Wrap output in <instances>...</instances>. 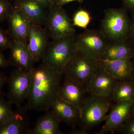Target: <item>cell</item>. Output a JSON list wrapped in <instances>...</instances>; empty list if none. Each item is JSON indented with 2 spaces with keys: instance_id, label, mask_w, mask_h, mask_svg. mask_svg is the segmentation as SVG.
Returning a JSON list of instances; mask_svg holds the SVG:
<instances>
[{
  "instance_id": "obj_1",
  "label": "cell",
  "mask_w": 134,
  "mask_h": 134,
  "mask_svg": "<svg viewBox=\"0 0 134 134\" xmlns=\"http://www.w3.org/2000/svg\"><path fill=\"white\" fill-rule=\"evenodd\" d=\"M31 71V85L26 106L29 110L47 111L58 97L63 75L42 62Z\"/></svg>"
},
{
  "instance_id": "obj_2",
  "label": "cell",
  "mask_w": 134,
  "mask_h": 134,
  "mask_svg": "<svg viewBox=\"0 0 134 134\" xmlns=\"http://www.w3.org/2000/svg\"><path fill=\"white\" fill-rule=\"evenodd\" d=\"M127 12L123 8L105 10L100 30L109 42L129 38L131 20Z\"/></svg>"
},
{
  "instance_id": "obj_3",
  "label": "cell",
  "mask_w": 134,
  "mask_h": 134,
  "mask_svg": "<svg viewBox=\"0 0 134 134\" xmlns=\"http://www.w3.org/2000/svg\"><path fill=\"white\" fill-rule=\"evenodd\" d=\"M76 35L49 42L42 59V63L63 75L66 65L75 52Z\"/></svg>"
},
{
  "instance_id": "obj_4",
  "label": "cell",
  "mask_w": 134,
  "mask_h": 134,
  "mask_svg": "<svg viewBox=\"0 0 134 134\" xmlns=\"http://www.w3.org/2000/svg\"><path fill=\"white\" fill-rule=\"evenodd\" d=\"M111 98L88 95L80 110L79 126L87 134L92 129L104 121L112 105Z\"/></svg>"
},
{
  "instance_id": "obj_5",
  "label": "cell",
  "mask_w": 134,
  "mask_h": 134,
  "mask_svg": "<svg viewBox=\"0 0 134 134\" xmlns=\"http://www.w3.org/2000/svg\"><path fill=\"white\" fill-rule=\"evenodd\" d=\"M100 67L99 61L76 50L66 65L63 74L86 88Z\"/></svg>"
},
{
  "instance_id": "obj_6",
  "label": "cell",
  "mask_w": 134,
  "mask_h": 134,
  "mask_svg": "<svg viewBox=\"0 0 134 134\" xmlns=\"http://www.w3.org/2000/svg\"><path fill=\"white\" fill-rule=\"evenodd\" d=\"M43 26L52 40L76 35L72 20L63 7L53 6L48 9Z\"/></svg>"
},
{
  "instance_id": "obj_7",
  "label": "cell",
  "mask_w": 134,
  "mask_h": 134,
  "mask_svg": "<svg viewBox=\"0 0 134 134\" xmlns=\"http://www.w3.org/2000/svg\"><path fill=\"white\" fill-rule=\"evenodd\" d=\"M31 70H13L8 76L7 100L16 107L22 106L27 97L31 85Z\"/></svg>"
},
{
  "instance_id": "obj_8",
  "label": "cell",
  "mask_w": 134,
  "mask_h": 134,
  "mask_svg": "<svg viewBox=\"0 0 134 134\" xmlns=\"http://www.w3.org/2000/svg\"><path fill=\"white\" fill-rule=\"evenodd\" d=\"M110 42L100 30L85 29L76 35V50L99 61Z\"/></svg>"
},
{
  "instance_id": "obj_9",
  "label": "cell",
  "mask_w": 134,
  "mask_h": 134,
  "mask_svg": "<svg viewBox=\"0 0 134 134\" xmlns=\"http://www.w3.org/2000/svg\"><path fill=\"white\" fill-rule=\"evenodd\" d=\"M134 102H120L113 104L106 117L105 124L97 134H113L117 132L129 119Z\"/></svg>"
},
{
  "instance_id": "obj_10",
  "label": "cell",
  "mask_w": 134,
  "mask_h": 134,
  "mask_svg": "<svg viewBox=\"0 0 134 134\" xmlns=\"http://www.w3.org/2000/svg\"><path fill=\"white\" fill-rule=\"evenodd\" d=\"M118 81L101 66L93 75L86 87L88 95L111 98Z\"/></svg>"
},
{
  "instance_id": "obj_11",
  "label": "cell",
  "mask_w": 134,
  "mask_h": 134,
  "mask_svg": "<svg viewBox=\"0 0 134 134\" xmlns=\"http://www.w3.org/2000/svg\"><path fill=\"white\" fill-rule=\"evenodd\" d=\"M88 95L86 87L66 76L58 93L59 97L80 110Z\"/></svg>"
},
{
  "instance_id": "obj_12",
  "label": "cell",
  "mask_w": 134,
  "mask_h": 134,
  "mask_svg": "<svg viewBox=\"0 0 134 134\" xmlns=\"http://www.w3.org/2000/svg\"><path fill=\"white\" fill-rule=\"evenodd\" d=\"M9 48L10 53L8 60L10 66L28 71L33 68L36 62L28 43L12 40Z\"/></svg>"
},
{
  "instance_id": "obj_13",
  "label": "cell",
  "mask_w": 134,
  "mask_h": 134,
  "mask_svg": "<svg viewBox=\"0 0 134 134\" xmlns=\"http://www.w3.org/2000/svg\"><path fill=\"white\" fill-rule=\"evenodd\" d=\"M7 20L8 26L7 31L11 40L28 43L32 24L28 18L13 6Z\"/></svg>"
},
{
  "instance_id": "obj_14",
  "label": "cell",
  "mask_w": 134,
  "mask_h": 134,
  "mask_svg": "<svg viewBox=\"0 0 134 134\" xmlns=\"http://www.w3.org/2000/svg\"><path fill=\"white\" fill-rule=\"evenodd\" d=\"M48 32L44 27L32 24L29 37L28 45L36 63L42 60L49 43Z\"/></svg>"
},
{
  "instance_id": "obj_15",
  "label": "cell",
  "mask_w": 134,
  "mask_h": 134,
  "mask_svg": "<svg viewBox=\"0 0 134 134\" xmlns=\"http://www.w3.org/2000/svg\"><path fill=\"white\" fill-rule=\"evenodd\" d=\"M29 110L26 105L16 107L12 119L0 127V134H30Z\"/></svg>"
},
{
  "instance_id": "obj_16",
  "label": "cell",
  "mask_w": 134,
  "mask_h": 134,
  "mask_svg": "<svg viewBox=\"0 0 134 134\" xmlns=\"http://www.w3.org/2000/svg\"><path fill=\"white\" fill-rule=\"evenodd\" d=\"M15 8L19 10L32 24L43 26L48 9L34 0H15L13 2Z\"/></svg>"
},
{
  "instance_id": "obj_17",
  "label": "cell",
  "mask_w": 134,
  "mask_h": 134,
  "mask_svg": "<svg viewBox=\"0 0 134 134\" xmlns=\"http://www.w3.org/2000/svg\"><path fill=\"white\" fill-rule=\"evenodd\" d=\"M99 62L100 66L106 70L119 81L132 80L133 70L132 59H101Z\"/></svg>"
},
{
  "instance_id": "obj_18",
  "label": "cell",
  "mask_w": 134,
  "mask_h": 134,
  "mask_svg": "<svg viewBox=\"0 0 134 134\" xmlns=\"http://www.w3.org/2000/svg\"><path fill=\"white\" fill-rule=\"evenodd\" d=\"M50 109L58 115L62 122L72 129L76 128L79 125L81 117L80 110L59 97L54 100Z\"/></svg>"
},
{
  "instance_id": "obj_19",
  "label": "cell",
  "mask_w": 134,
  "mask_h": 134,
  "mask_svg": "<svg viewBox=\"0 0 134 134\" xmlns=\"http://www.w3.org/2000/svg\"><path fill=\"white\" fill-rule=\"evenodd\" d=\"M45 112L38 118L30 134H63L60 129L61 120L58 115L51 109Z\"/></svg>"
},
{
  "instance_id": "obj_20",
  "label": "cell",
  "mask_w": 134,
  "mask_h": 134,
  "mask_svg": "<svg viewBox=\"0 0 134 134\" xmlns=\"http://www.w3.org/2000/svg\"><path fill=\"white\" fill-rule=\"evenodd\" d=\"M134 45L129 38L110 42L106 48L102 59L117 60L133 59Z\"/></svg>"
},
{
  "instance_id": "obj_21",
  "label": "cell",
  "mask_w": 134,
  "mask_h": 134,
  "mask_svg": "<svg viewBox=\"0 0 134 134\" xmlns=\"http://www.w3.org/2000/svg\"><path fill=\"white\" fill-rule=\"evenodd\" d=\"M111 98L114 103L134 102V84L132 80L118 81Z\"/></svg>"
},
{
  "instance_id": "obj_22",
  "label": "cell",
  "mask_w": 134,
  "mask_h": 134,
  "mask_svg": "<svg viewBox=\"0 0 134 134\" xmlns=\"http://www.w3.org/2000/svg\"><path fill=\"white\" fill-rule=\"evenodd\" d=\"M12 105L4 97L0 98V127L9 121L14 115Z\"/></svg>"
},
{
  "instance_id": "obj_23",
  "label": "cell",
  "mask_w": 134,
  "mask_h": 134,
  "mask_svg": "<svg viewBox=\"0 0 134 134\" xmlns=\"http://www.w3.org/2000/svg\"><path fill=\"white\" fill-rule=\"evenodd\" d=\"M92 19L90 14L87 10L80 9L75 12L72 20L74 26L86 29Z\"/></svg>"
},
{
  "instance_id": "obj_24",
  "label": "cell",
  "mask_w": 134,
  "mask_h": 134,
  "mask_svg": "<svg viewBox=\"0 0 134 134\" xmlns=\"http://www.w3.org/2000/svg\"><path fill=\"white\" fill-rule=\"evenodd\" d=\"M13 5L8 0H0V24L7 20Z\"/></svg>"
},
{
  "instance_id": "obj_25",
  "label": "cell",
  "mask_w": 134,
  "mask_h": 134,
  "mask_svg": "<svg viewBox=\"0 0 134 134\" xmlns=\"http://www.w3.org/2000/svg\"><path fill=\"white\" fill-rule=\"evenodd\" d=\"M11 41L7 31L0 27V50L3 51L9 48Z\"/></svg>"
},
{
  "instance_id": "obj_26",
  "label": "cell",
  "mask_w": 134,
  "mask_h": 134,
  "mask_svg": "<svg viewBox=\"0 0 134 134\" xmlns=\"http://www.w3.org/2000/svg\"><path fill=\"white\" fill-rule=\"evenodd\" d=\"M117 132L122 134H134V117L129 118Z\"/></svg>"
},
{
  "instance_id": "obj_27",
  "label": "cell",
  "mask_w": 134,
  "mask_h": 134,
  "mask_svg": "<svg viewBox=\"0 0 134 134\" xmlns=\"http://www.w3.org/2000/svg\"><path fill=\"white\" fill-rule=\"evenodd\" d=\"M8 76L5 73L0 71V98L4 97L6 94L3 90V87L7 83Z\"/></svg>"
},
{
  "instance_id": "obj_28",
  "label": "cell",
  "mask_w": 134,
  "mask_h": 134,
  "mask_svg": "<svg viewBox=\"0 0 134 134\" xmlns=\"http://www.w3.org/2000/svg\"><path fill=\"white\" fill-rule=\"evenodd\" d=\"M122 8L127 12L134 13V0H121Z\"/></svg>"
},
{
  "instance_id": "obj_29",
  "label": "cell",
  "mask_w": 134,
  "mask_h": 134,
  "mask_svg": "<svg viewBox=\"0 0 134 134\" xmlns=\"http://www.w3.org/2000/svg\"><path fill=\"white\" fill-rule=\"evenodd\" d=\"M84 0H53V6L63 7L64 5L72 2L77 1L81 3Z\"/></svg>"
},
{
  "instance_id": "obj_30",
  "label": "cell",
  "mask_w": 134,
  "mask_h": 134,
  "mask_svg": "<svg viewBox=\"0 0 134 134\" xmlns=\"http://www.w3.org/2000/svg\"><path fill=\"white\" fill-rule=\"evenodd\" d=\"M131 20L129 38L134 45V13H131Z\"/></svg>"
},
{
  "instance_id": "obj_31",
  "label": "cell",
  "mask_w": 134,
  "mask_h": 134,
  "mask_svg": "<svg viewBox=\"0 0 134 134\" xmlns=\"http://www.w3.org/2000/svg\"><path fill=\"white\" fill-rule=\"evenodd\" d=\"M2 52L0 50V69L5 68L10 66L8 59L5 58Z\"/></svg>"
},
{
  "instance_id": "obj_32",
  "label": "cell",
  "mask_w": 134,
  "mask_h": 134,
  "mask_svg": "<svg viewBox=\"0 0 134 134\" xmlns=\"http://www.w3.org/2000/svg\"><path fill=\"white\" fill-rule=\"evenodd\" d=\"M43 5L47 9H49L53 6V0H34Z\"/></svg>"
},
{
  "instance_id": "obj_33",
  "label": "cell",
  "mask_w": 134,
  "mask_h": 134,
  "mask_svg": "<svg viewBox=\"0 0 134 134\" xmlns=\"http://www.w3.org/2000/svg\"><path fill=\"white\" fill-rule=\"evenodd\" d=\"M68 134H87L86 132H85L81 128L77 129L76 128L72 129V130L70 131Z\"/></svg>"
},
{
  "instance_id": "obj_34",
  "label": "cell",
  "mask_w": 134,
  "mask_h": 134,
  "mask_svg": "<svg viewBox=\"0 0 134 134\" xmlns=\"http://www.w3.org/2000/svg\"><path fill=\"white\" fill-rule=\"evenodd\" d=\"M133 117H134V102L132 105L129 118H133Z\"/></svg>"
},
{
  "instance_id": "obj_35",
  "label": "cell",
  "mask_w": 134,
  "mask_h": 134,
  "mask_svg": "<svg viewBox=\"0 0 134 134\" xmlns=\"http://www.w3.org/2000/svg\"><path fill=\"white\" fill-rule=\"evenodd\" d=\"M133 62V73H132V81L133 83L134 84V57L132 59Z\"/></svg>"
},
{
  "instance_id": "obj_36",
  "label": "cell",
  "mask_w": 134,
  "mask_h": 134,
  "mask_svg": "<svg viewBox=\"0 0 134 134\" xmlns=\"http://www.w3.org/2000/svg\"><path fill=\"white\" fill-rule=\"evenodd\" d=\"M8 1H9L10 2H12L13 3L14 2V1H15V0H8Z\"/></svg>"
}]
</instances>
